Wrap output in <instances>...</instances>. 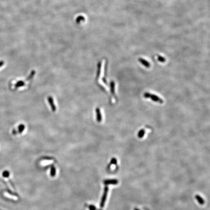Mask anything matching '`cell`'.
<instances>
[{"instance_id":"cell-1","label":"cell","mask_w":210,"mask_h":210,"mask_svg":"<svg viewBox=\"0 0 210 210\" xmlns=\"http://www.w3.org/2000/svg\"><path fill=\"white\" fill-rule=\"evenodd\" d=\"M143 96L146 98H150L153 101L160 104H163L164 102V100L162 99L159 98V97H158L156 95L151 94L149 92H145L143 94Z\"/></svg>"},{"instance_id":"cell-2","label":"cell","mask_w":210,"mask_h":210,"mask_svg":"<svg viewBox=\"0 0 210 210\" xmlns=\"http://www.w3.org/2000/svg\"><path fill=\"white\" fill-rule=\"evenodd\" d=\"M108 186H106L105 189H104V192L103 194V195L102 196V198L101 201V203H100V207L101 208H103L107 199V195H108Z\"/></svg>"},{"instance_id":"cell-3","label":"cell","mask_w":210,"mask_h":210,"mask_svg":"<svg viewBox=\"0 0 210 210\" xmlns=\"http://www.w3.org/2000/svg\"><path fill=\"white\" fill-rule=\"evenodd\" d=\"M47 99H48V103L51 108V109L52 110V112H55L56 111V105L54 103V99H53V97L52 96H48L47 98Z\"/></svg>"},{"instance_id":"cell-4","label":"cell","mask_w":210,"mask_h":210,"mask_svg":"<svg viewBox=\"0 0 210 210\" xmlns=\"http://www.w3.org/2000/svg\"><path fill=\"white\" fill-rule=\"evenodd\" d=\"M96 120L98 123H100L102 120V116L101 113L100 108H96Z\"/></svg>"},{"instance_id":"cell-5","label":"cell","mask_w":210,"mask_h":210,"mask_svg":"<svg viewBox=\"0 0 210 210\" xmlns=\"http://www.w3.org/2000/svg\"><path fill=\"white\" fill-rule=\"evenodd\" d=\"M138 60L140 62V63L141 64H142L143 65H144L145 67L150 68V63L146 60H145L142 58H139Z\"/></svg>"},{"instance_id":"cell-6","label":"cell","mask_w":210,"mask_h":210,"mask_svg":"<svg viewBox=\"0 0 210 210\" xmlns=\"http://www.w3.org/2000/svg\"><path fill=\"white\" fill-rule=\"evenodd\" d=\"M118 183L117 179H108L104 181V184L106 185H116Z\"/></svg>"},{"instance_id":"cell-7","label":"cell","mask_w":210,"mask_h":210,"mask_svg":"<svg viewBox=\"0 0 210 210\" xmlns=\"http://www.w3.org/2000/svg\"><path fill=\"white\" fill-rule=\"evenodd\" d=\"M110 92L112 94L113 96L115 95V83L113 81H111L110 83Z\"/></svg>"},{"instance_id":"cell-8","label":"cell","mask_w":210,"mask_h":210,"mask_svg":"<svg viewBox=\"0 0 210 210\" xmlns=\"http://www.w3.org/2000/svg\"><path fill=\"white\" fill-rule=\"evenodd\" d=\"M195 197L196 200H197V201H198V202H199L200 205H203V204L205 203V201H204V200L203 199V198H202V197H201L200 195H196L195 196Z\"/></svg>"},{"instance_id":"cell-9","label":"cell","mask_w":210,"mask_h":210,"mask_svg":"<svg viewBox=\"0 0 210 210\" xmlns=\"http://www.w3.org/2000/svg\"><path fill=\"white\" fill-rule=\"evenodd\" d=\"M24 85H25V82H24V81H21V80L19 81H18L15 84V88L16 89H17L18 88H20V87H23V86H24Z\"/></svg>"},{"instance_id":"cell-10","label":"cell","mask_w":210,"mask_h":210,"mask_svg":"<svg viewBox=\"0 0 210 210\" xmlns=\"http://www.w3.org/2000/svg\"><path fill=\"white\" fill-rule=\"evenodd\" d=\"M4 195H5V196L8 197V198H10V199H11L14 200H18V197H17L16 196L12 195H10L9 194H8V193H7V192L5 193Z\"/></svg>"},{"instance_id":"cell-11","label":"cell","mask_w":210,"mask_h":210,"mask_svg":"<svg viewBox=\"0 0 210 210\" xmlns=\"http://www.w3.org/2000/svg\"><path fill=\"white\" fill-rule=\"evenodd\" d=\"M25 129V126L23 124H20L18 127V133H21Z\"/></svg>"},{"instance_id":"cell-12","label":"cell","mask_w":210,"mask_h":210,"mask_svg":"<svg viewBox=\"0 0 210 210\" xmlns=\"http://www.w3.org/2000/svg\"><path fill=\"white\" fill-rule=\"evenodd\" d=\"M144 134H145V130L143 129H142L139 131L138 134V136L139 138H142L143 137Z\"/></svg>"},{"instance_id":"cell-13","label":"cell","mask_w":210,"mask_h":210,"mask_svg":"<svg viewBox=\"0 0 210 210\" xmlns=\"http://www.w3.org/2000/svg\"><path fill=\"white\" fill-rule=\"evenodd\" d=\"M35 73H36V71H34V70H33V71L31 72V73H30V75L29 76V77H27V78L26 80L27 81V80H31V79H32L33 77H34V76H35Z\"/></svg>"},{"instance_id":"cell-14","label":"cell","mask_w":210,"mask_h":210,"mask_svg":"<svg viewBox=\"0 0 210 210\" xmlns=\"http://www.w3.org/2000/svg\"><path fill=\"white\" fill-rule=\"evenodd\" d=\"M81 21H85V18L82 16H79L77 17L76 20V22L77 24H79V23Z\"/></svg>"},{"instance_id":"cell-15","label":"cell","mask_w":210,"mask_h":210,"mask_svg":"<svg viewBox=\"0 0 210 210\" xmlns=\"http://www.w3.org/2000/svg\"><path fill=\"white\" fill-rule=\"evenodd\" d=\"M56 173V168L55 167H54V166H52L51 169V176L53 177L54 176H55Z\"/></svg>"},{"instance_id":"cell-16","label":"cell","mask_w":210,"mask_h":210,"mask_svg":"<svg viewBox=\"0 0 210 210\" xmlns=\"http://www.w3.org/2000/svg\"><path fill=\"white\" fill-rule=\"evenodd\" d=\"M157 57H158V60L160 62H161L164 63V62H165L166 61L165 58L162 56H160L159 55H157Z\"/></svg>"},{"instance_id":"cell-17","label":"cell","mask_w":210,"mask_h":210,"mask_svg":"<svg viewBox=\"0 0 210 210\" xmlns=\"http://www.w3.org/2000/svg\"><path fill=\"white\" fill-rule=\"evenodd\" d=\"M4 179H5V180L6 181V182H7V185H8V187H9V189L11 190H12V191H14V190H13V188H12V187H11V185H10V182H9V180H8V179L7 178H4Z\"/></svg>"},{"instance_id":"cell-18","label":"cell","mask_w":210,"mask_h":210,"mask_svg":"<svg viewBox=\"0 0 210 210\" xmlns=\"http://www.w3.org/2000/svg\"><path fill=\"white\" fill-rule=\"evenodd\" d=\"M117 160L115 158H113L110 161V165L112 164H115V165H117Z\"/></svg>"},{"instance_id":"cell-19","label":"cell","mask_w":210,"mask_h":210,"mask_svg":"<svg viewBox=\"0 0 210 210\" xmlns=\"http://www.w3.org/2000/svg\"><path fill=\"white\" fill-rule=\"evenodd\" d=\"M88 207H89L90 210H97L96 207L94 205H89L88 206Z\"/></svg>"},{"instance_id":"cell-20","label":"cell","mask_w":210,"mask_h":210,"mask_svg":"<svg viewBox=\"0 0 210 210\" xmlns=\"http://www.w3.org/2000/svg\"><path fill=\"white\" fill-rule=\"evenodd\" d=\"M3 175L5 177H7L9 176V173L7 171H5L3 173Z\"/></svg>"},{"instance_id":"cell-21","label":"cell","mask_w":210,"mask_h":210,"mask_svg":"<svg viewBox=\"0 0 210 210\" xmlns=\"http://www.w3.org/2000/svg\"><path fill=\"white\" fill-rule=\"evenodd\" d=\"M4 64H5L4 61H0V68H1V67H2L4 65Z\"/></svg>"},{"instance_id":"cell-22","label":"cell","mask_w":210,"mask_h":210,"mask_svg":"<svg viewBox=\"0 0 210 210\" xmlns=\"http://www.w3.org/2000/svg\"><path fill=\"white\" fill-rule=\"evenodd\" d=\"M18 132H17V131L15 129H13V131H12V133H13L14 135H16L17 134Z\"/></svg>"},{"instance_id":"cell-23","label":"cell","mask_w":210,"mask_h":210,"mask_svg":"<svg viewBox=\"0 0 210 210\" xmlns=\"http://www.w3.org/2000/svg\"><path fill=\"white\" fill-rule=\"evenodd\" d=\"M134 210H140L138 209H137V208H135V209H134Z\"/></svg>"}]
</instances>
